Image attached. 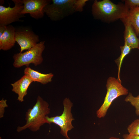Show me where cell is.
I'll list each match as a JSON object with an SVG mask.
<instances>
[{
	"mask_svg": "<svg viewBox=\"0 0 139 139\" xmlns=\"http://www.w3.org/2000/svg\"><path fill=\"white\" fill-rule=\"evenodd\" d=\"M14 6L5 7L0 5V25L7 26L15 22L20 21L19 18L24 16L21 14L23 4L22 0H12Z\"/></svg>",
	"mask_w": 139,
	"mask_h": 139,
	"instance_id": "7",
	"label": "cell"
},
{
	"mask_svg": "<svg viewBox=\"0 0 139 139\" xmlns=\"http://www.w3.org/2000/svg\"><path fill=\"white\" fill-rule=\"evenodd\" d=\"M109 139H120L118 138H117L116 137H110Z\"/></svg>",
	"mask_w": 139,
	"mask_h": 139,
	"instance_id": "21",
	"label": "cell"
},
{
	"mask_svg": "<svg viewBox=\"0 0 139 139\" xmlns=\"http://www.w3.org/2000/svg\"><path fill=\"white\" fill-rule=\"evenodd\" d=\"M45 42L41 41L25 52L15 54L13 56L14 67L16 68L24 66L28 67L31 63L37 66L41 64L43 61L42 53L45 47Z\"/></svg>",
	"mask_w": 139,
	"mask_h": 139,
	"instance_id": "5",
	"label": "cell"
},
{
	"mask_svg": "<svg viewBox=\"0 0 139 139\" xmlns=\"http://www.w3.org/2000/svg\"><path fill=\"white\" fill-rule=\"evenodd\" d=\"M121 53L120 56L115 60V62L118 66V80L121 82L120 80V73L122 62L124 58L130 52L131 48L126 44H124L123 46L120 47Z\"/></svg>",
	"mask_w": 139,
	"mask_h": 139,
	"instance_id": "15",
	"label": "cell"
},
{
	"mask_svg": "<svg viewBox=\"0 0 139 139\" xmlns=\"http://www.w3.org/2000/svg\"><path fill=\"white\" fill-rule=\"evenodd\" d=\"M123 136L124 139H139V135H132L129 134H124Z\"/></svg>",
	"mask_w": 139,
	"mask_h": 139,
	"instance_id": "20",
	"label": "cell"
},
{
	"mask_svg": "<svg viewBox=\"0 0 139 139\" xmlns=\"http://www.w3.org/2000/svg\"><path fill=\"white\" fill-rule=\"evenodd\" d=\"M124 23V44H126L132 49H138L139 39L136 36L135 30L132 25L124 19L121 20Z\"/></svg>",
	"mask_w": 139,
	"mask_h": 139,
	"instance_id": "11",
	"label": "cell"
},
{
	"mask_svg": "<svg viewBox=\"0 0 139 139\" xmlns=\"http://www.w3.org/2000/svg\"><path fill=\"white\" fill-rule=\"evenodd\" d=\"M138 49H139V47H138Z\"/></svg>",
	"mask_w": 139,
	"mask_h": 139,
	"instance_id": "22",
	"label": "cell"
},
{
	"mask_svg": "<svg viewBox=\"0 0 139 139\" xmlns=\"http://www.w3.org/2000/svg\"><path fill=\"white\" fill-rule=\"evenodd\" d=\"M7 100L2 98L0 101V118H2L3 117L5 112V109L7 107L8 105L6 103Z\"/></svg>",
	"mask_w": 139,
	"mask_h": 139,
	"instance_id": "19",
	"label": "cell"
},
{
	"mask_svg": "<svg viewBox=\"0 0 139 139\" xmlns=\"http://www.w3.org/2000/svg\"><path fill=\"white\" fill-rule=\"evenodd\" d=\"M33 81L24 75L20 79L11 84L12 91L18 95L17 100L20 102L24 101V98L27 93L28 89Z\"/></svg>",
	"mask_w": 139,
	"mask_h": 139,
	"instance_id": "10",
	"label": "cell"
},
{
	"mask_svg": "<svg viewBox=\"0 0 139 139\" xmlns=\"http://www.w3.org/2000/svg\"><path fill=\"white\" fill-rule=\"evenodd\" d=\"M49 106L47 102L38 96L35 104L26 113L25 124L22 126L18 127L17 132H20L28 129L32 132H36L39 130L44 124H50L46 119L50 112Z\"/></svg>",
	"mask_w": 139,
	"mask_h": 139,
	"instance_id": "2",
	"label": "cell"
},
{
	"mask_svg": "<svg viewBox=\"0 0 139 139\" xmlns=\"http://www.w3.org/2000/svg\"><path fill=\"white\" fill-rule=\"evenodd\" d=\"M125 4H116L109 0H95L92 6V13L96 19L109 23L126 18L128 13Z\"/></svg>",
	"mask_w": 139,
	"mask_h": 139,
	"instance_id": "1",
	"label": "cell"
},
{
	"mask_svg": "<svg viewBox=\"0 0 139 139\" xmlns=\"http://www.w3.org/2000/svg\"><path fill=\"white\" fill-rule=\"evenodd\" d=\"M125 101L127 102H129L131 105L134 107L136 115L139 116V95L135 97L129 92L125 99Z\"/></svg>",
	"mask_w": 139,
	"mask_h": 139,
	"instance_id": "16",
	"label": "cell"
},
{
	"mask_svg": "<svg viewBox=\"0 0 139 139\" xmlns=\"http://www.w3.org/2000/svg\"><path fill=\"white\" fill-rule=\"evenodd\" d=\"M63 104L64 109L60 116L51 117L47 116L46 119L50 124L53 123L59 126L61 134L67 139H70L68 135V132L74 128L72 121L74 119L71 112L73 103L69 99L66 98L64 100Z\"/></svg>",
	"mask_w": 139,
	"mask_h": 139,
	"instance_id": "6",
	"label": "cell"
},
{
	"mask_svg": "<svg viewBox=\"0 0 139 139\" xmlns=\"http://www.w3.org/2000/svg\"><path fill=\"white\" fill-rule=\"evenodd\" d=\"M117 79L112 77L108 79L106 84L107 93L103 104L97 111V117H104L113 101L118 97L127 95L128 90L124 87Z\"/></svg>",
	"mask_w": 139,
	"mask_h": 139,
	"instance_id": "4",
	"label": "cell"
},
{
	"mask_svg": "<svg viewBox=\"0 0 139 139\" xmlns=\"http://www.w3.org/2000/svg\"><path fill=\"white\" fill-rule=\"evenodd\" d=\"M125 5L126 8L129 10L131 9L139 7V0H125Z\"/></svg>",
	"mask_w": 139,
	"mask_h": 139,
	"instance_id": "18",
	"label": "cell"
},
{
	"mask_svg": "<svg viewBox=\"0 0 139 139\" xmlns=\"http://www.w3.org/2000/svg\"><path fill=\"white\" fill-rule=\"evenodd\" d=\"M24 75L28 77L33 82H36L45 84L52 81L54 74L52 73L44 74L27 67L24 71Z\"/></svg>",
	"mask_w": 139,
	"mask_h": 139,
	"instance_id": "13",
	"label": "cell"
},
{
	"mask_svg": "<svg viewBox=\"0 0 139 139\" xmlns=\"http://www.w3.org/2000/svg\"><path fill=\"white\" fill-rule=\"evenodd\" d=\"M23 8L21 12L23 15L29 14L32 18L38 19L42 18L45 6L51 3L49 0H22Z\"/></svg>",
	"mask_w": 139,
	"mask_h": 139,
	"instance_id": "8",
	"label": "cell"
},
{
	"mask_svg": "<svg viewBox=\"0 0 139 139\" xmlns=\"http://www.w3.org/2000/svg\"><path fill=\"white\" fill-rule=\"evenodd\" d=\"M87 0H52L44 8L52 21H56L77 12H81Z\"/></svg>",
	"mask_w": 139,
	"mask_h": 139,
	"instance_id": "3",
	"label": "cell"
},
{
	"mask_svg": "<svg viewBox=\"0 0 139 139\" xmlns=\"http://www.w3.org/2000/svg\"><path fill=\"white\" fill-rule=\"evenodd\" d=\"M127 130L130 134L139 135V119H135L129 125Z\"/></svg>",
	"mask_w": 139,
	"mask_h": 139,
	"instance_id": "17",
	"label": "cell"
},
{
	"mask_svg": "<svg viewBox=\"0 0 139 139\" xmlns=\"http://www.w3.org/2000/svg\"><path fill=\"white\" fill-rule=\"evenodd\" d=\"M16 31L12 25L6 26L5 31L0 37V50L4 51L10 49L14 46Z\"/></svg>",
	"mask_w": 139,
	"mask_h": 139,
	"instance_id": "12",
	"label": "cell"
},
{
	"mask_svg": "<svg viewBox=\"0 0 139 139\" xmlns=\"http://www.w3.org/2000/svg\"><path fill=\"white\" fill-rule=\"evenodd\" d=\"M15 40L20 46V53L30 49L39 41L38 36L32 32L25 30L16 31Z\"/></svg>",
	"mask_w": 139,
	"mask_h": 139,
	"instance_id": "9",
	"label": "cell"
},
{
	"mask_svg": "<svg viewBox=\"0 0 139 139\" xmlns=\"http://www.w3.org/2000/svg\"><path fill=\"white\" fill-rule=\"evenodd\" d=\"M124 19L128 21L133 27L136 35L139 34V7L129 11L126 17Z\"/></svg>",
	"mask_w": 139,
	"mask_h": 139,
	"instance_id": "14",
	"label": "cell"
}]
</instances>
